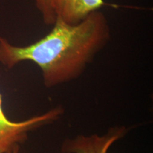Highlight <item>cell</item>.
Here are the masks:
<instances>
[{
	"label": "cell",
	"mask_w": 153,
	"mask_h": 153,
	"mask_svg": "<svg viewBox=\"0 0 153 153\" xmlns=\"http://www.w3.org/2000/svg\"><path fill=\"white\" fill-rule=\"evenodd\" d=\"M53 26L47 35L26 46L0 37V62L11 68L23 61L33 62L41 69L45 87L52 88L79 77L111 39L108 20L100 10L76 24L57 17Z\"/></svg>",
	"instance_id": "cell-1"
},
{
	"label": "cell",
	"mask_w": 153,
	"mask_h": 153,
	"mask_svg": "<svg viewBox=\"0 0 153 153\" xmlns=\"http://www.w3.org/2000/svg\"><path fill=\"white\" fill-rule=\"evenodd\" d=\"M63 112L62 107L57 106L24 121H11L4 113L0 94V150L5 153L14 145L24 142L28 132L58 120Z\"/></svg>",
	"instance_id": "cell-2"
},
{
	"label": "cell",
	"mask_w": 153,
	"mask_h": 153,
	"mask_svg": "<svg viewBox=\"0 0 153 153\" xmlns=\"http://www.w3.org/2000/svg\"><path fill=\"white\" fill-rule=\"evenodd\" d=\"M125 126H114L102 135H79L65 140L61 147L62 153H108L115 142L127 133Z\"/></svg>",
	"instance_id": "cell-3"
},
{
	"label": "cell",
	"mask_w": 153,
	"mask_h": 153,
	"mask_svg": "<svg viewBox=\"0 0 153 153\" xmlns=\"http://www.w3.org/2000/svg\"><path fill=\"white\" fill-rule=\"evenodd\" d=\"M106 5L104 0H53L56 17L70 24H78Z\"/></svg>",
	"instance_id": "cell-4"
},
{
	"label": "cell",
	"mask_w": 153,
	"mask_h": 153,
	"mask_svg": "<svg viewBox=\"0 0 153 153\" xmlns=\"http://www.w3.org/2000/svg\"><path fill=\"white\" fill-rule=\"evenodd\" d=\"M34 2L44 24L53 26L57 18L53 8V0H34Z\"/></svg>",
	"instance_id": "cell-5"
},
{
	"label": "cell",
	"mask_w": 153,
	"mask_h": 153,
	"mask_svg": "<svg viewBox=\"0 0 153 153\" xmlns=\"http://www.w3.org/2000/svg\"><path fill=\"white\" fill-rule=\"evenodd\" d=\"M19 147L18 145H15L12 148L9 149V150H7L5 153H19Z\"/></svg>",
	"instance_id": "cell-6"
},
{
	"label": "cell",
	"mask_w": 153,
	"mask_h": 153,
	"mask_svg": "<svg viewBox=\"0 0 153 153\" xmlns=\"http://www.w3.org/2000/svg\"><path fill=\"white\" fill-rule=\"evenodd\" d=\"M0 153H4V152H2V151H1V150H0Z\"/></svg>",
	"instance_id": "cell-7"
}]
</instances>
